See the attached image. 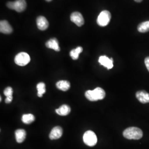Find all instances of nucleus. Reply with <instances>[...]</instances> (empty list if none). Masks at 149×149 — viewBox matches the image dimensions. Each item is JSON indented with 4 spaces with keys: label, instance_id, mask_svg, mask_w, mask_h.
Returning <instances> with one entry per match:
<instances>
[{
    "label": "nucleus",
    "instance_id": "19",
    "mask_svg": "<svg viewBox=\"0 0 149 149\" xmlns=\"http://www.w3.org/2000/svg\"><path fill=\"white\" fill-rule=\"evenodd\" d=\"M34 120H35V117L32 114H24L23 115L22 118V122L27 124L32 123L34 121Z\"/></svg>",
    "mask_w": 149,
    "mask_h": 149
},
{
    "label": "nucleus",
    "instance_id": "6",
    "mask_svg": "<svg viewBox=\"0 0 149 149\" xmlns=\"http://www.w3.org/2000/svg\"><path fill=\"white\" fill-rule=\"evenodd\" d=\"M31 61L29 55L24 52H21L18 54L15 58V62L17 65L24 66L27 65Z\"/></svg>",
    "mask_w": 149,
    "mask_h": 149
},
{
    "label": "nucleus",
    "instance_id": "13",
    "mask_svg": "<svg viewBox=\"0 0 149 149\" xmlns=\"http://www.w3.org/2000/svg\"><path fill=\"white\" fill-rule=\"evenodd\" d=\"M46 47L49 49H52L56 52H59L60 48L59 47V42L56 38H52L49 39L45 44Z\"/></svg>",
    "mask_w": 149,
    "mask_h": 149
},
{
    "label": "nucleus",
    "instance_id": "14",
    "mask_svg": "<svg viewBox=\"0 0 149 149\" xmlns=\"http://www.w3.org/2000/svg\"><path fill=\"white\" fill-rule=\"evenodd\" d=\"M15 136L18 143H23L26 137V132L24 129H17L15 132Z\"/></svg>",
    "mask_w": 149,
    "mask_h": 149
},
{
    "label": "nucleus",
    "instance_id": "7",
    "mask_svg": "<svg viewBox=\"0 0 149 149\" xmlns=\"http://www.w3.org/2000/svg\"><path fill=\"white\" fill-rule=\"evenodd\" d=\"M70 19L79 27L82 26L85 22L83 16L79 12H73L70 16Z\"/></svg>",
    "mask_w": 149,
    "mask_h": 149
},
{
    "label": "nucleus",
    "instance_id": "16",
    "mask_svg": "<svg viewBox=\"0 0 149 149\" xmlns=\"http://www.w3.org/2000/svg\"><path fill=\"white\" fill-rule=\"evenodd\" d=\"M56 87L60 90L66 91L68 90L70 87V84L69 82L66 80H61L58 81L56 84Z\"/></svg>",
    "mask_w": 149,
    "mask_h": 149
},
{
    "label": "nucleus",
    "instance_id": "4",
    "mask_svg": "<svg viewBox=\"0 0 149 149\" xmlns=\"http://www.w3.org/2000/svg\"><path fill=\"white\" fill-rule=\"evenodd\" d=\"M111 19V14L108 11L104 10L100 13L97 19V24L101 27L107 26Z\"/></svg>",
    "mask_w": 149,
    "mask_h": 149
},
{
    "label": "nucleus",
    "instance_id": "8",
    "mask_svg": "<svg viewBox=\"0 0 149 149\" xmlns=\"http://www.w3.org/2000/svg\"><path fill=\"white\" fill-rule=\"evenodd\" d=\"M98 61L100 64L107 68L108 69H111L113 67V60L112 58H108L107 56L104 55L99 58Z\"/></svg>",
    "mask_w": 149,
    "mask_h": 149
},
{
    "label": "nucleus",
    "instance_id": "1",
    "mask_svg": "<svg viewBox=\"0 0 149 149\" xmlns=\"http://www.w3.org/2000/svg\"><path fill=\"white\" fill-rule=\"evenodd\" d=\"M86 97L90 101H97L104 98L106 92L101 87H97L94 90H88L85 92Z\"/></svg>",
    "mask_w": 149,
    "mask_h": 149
},
{
    "label": "nucleus",
    "instance_id": "21",
    "mask_svg": "<svg viewBox=\"0 0 149 149\" xmlns=\"http://www.w3.org/2000/svg\"><path fill=\"white\" fill-rule=\"evenodd\" d=\"M4 95L7 97H10V96H12L13 95V89L11 87H7L5 88L4 90Z\"/></svg>",
    "mask_w": 149,
    "mask_h": 149
},
{
    "label": "nucleus",
    "instance_id": "18",
    "mask_svg": "<svg viewBox=\"0 0 149 149\" xmlns=\"http://www.w3.org/2000/svg\"><path fill=\"white\" fill-rule=\"evenodd\" d=\"M138 31L140 33L149 32V21L144 22L139 24L138 26Z\"/></svg>",
    "mask_w": 149,
    "mask_h": 149
},
{
    "label": "nucleus",
    "instance_id": "9",
    "mask_svg": "<svg viewBox=\"0 0 149 149\" xmlns=\"http://www.w3.org/2000/svg\"><path fill=\"white\" fill-rule=\"evenodd\" d=\"M136 97L141 103H149V93L145 91H139L136 93Z\"/></svg>",
    "mask_w": 149,
    "mask_h": 149
},
{
    "label": "nucleus",
    "instance_id": "3",
    "mask_svg": "<svg viewBox=\"0 0 149 149\" xmlns=\"http://www.w3.org/2000/svg\"><path fill=\"white\" fill-rule=\"evenodd\" d=\"M7 6L11 10H15L18 12H22L26 10L27 3L26 0H16L14 2H7Z\"/></svg>",
    "mask_w": 149,
    "mask_h": 149
},
{
    "label": "nucleus",
    "instance_id": "12",
    "mask_svg": "<svg viewBox=\"0 0 149 149\" xmlns=\"http://www.w3.org/2000/svg\"><path fill=\"white\" fill-rule=\"evenodd\" d=\"M0 32L3 34H8L13 32V29L7 21H1L0 22Z\"/></svg>",
    "mask_w": 149,
    "mask_h": 149
},
{
    "label": "nucleus",
    "instance_id": "24",
    "mask_svg": "<svg viewBox=\"0 0 149 149\" xmlns=\"http://www.w3.org/2000/svg\"><path fill=\"white\" fill-rule=\"evenodd\" d=\"M135 2H141L143 0H134Z\"/></svg>",
    "mask_w": 149,
    "mask_h": 149
},
{
    "label": "nucleus",
    "instance_id": "15",
    "mask_svg": "<svg viewBox=\"0 0 149 149\" xmlns=\"http://www.w3.org/2000/svg\"><path fill=\"white\" fill-rule=\"evenodd\" d=\"M56 112L58 114L61 116H65L69 114L71 111V108L69 106L64 104L60 107L58 109H56Z\"/></svg>",
    "mask_w": 149,
    "mask_h": 149
},
{
    "label": "nucleus",
    "instance_id": "22",
    "mask_svg": "<svg viewBox=\"0 0 149 149\" xmlns=\"http://www.w3.org/2000/svg\"><path fill=\"white\" fill-rule=\"evenodd\" d=\"M145 64L147 69L149 71V56L146 57L145 59Z\"/></svg>",
    "mask_w": 149,
    "mask_h": 149
},
{
    "label": "nucleus",
    "instance_id": "25",
    "mask_svg": "<svg viewBox=\"0 0 149 149\" xmlns=\"http://www.w3.org/2000/svg\"><path fill=\"white\" fill-rule=\"evenodd\" d=\"M45 1H48V2H50V1H52V0H45Z\"/></svg>",
    "mask_w": 149,
    "mask_h": 149
},
{
    "label": "nucleus",
    "instance_id": "17",
    "mask_svg": "<svg viewBox=\"0 0 149 149\" xmlns=\"http://www.w3.org/2000/svg\"><path fill=\"white\" fill-rule=\"evenodd\" d=\"M83 49L81 47H78L74 49H72L70 53V55L71 57V58L73 60H77L79 59V55L82 52Z\"/></svg>",
    "mask_w": 149,
    "mask_h": 149
},
{
    "label": "nucleus",
    "instance_id": "10",
    "mask_svg": "<svg viewBox=\"0 0 149 149\" xmlns=\"http://www.w3.org/2000/svg\"><path fill=\"white\" fill-rule=\"evenodd\" d=\"M37 24L39 29L41 31L46 30L49 27V22L44 16H39L37 18Z\"/></svg>",
    "mask_w": 149,
    "mask_h": 149
},
{
    "label": "nucleus",
    "instance_id": "2",
    "mask_svg": "<svg viewBox=\"0 0 149 149\" xmlns=\"http://www.w3.org/2000/svg\"><path fill=\"white\" fill-rule=\"evenodd\" d=\"M123 136L127 139L139 140L143 136V131L137 127H129L123 132Z\"/></svg>",
    "mask_w": 149,
    "mask_h": 149
},
{
    "label": "nucleus",
    "instance_id": "11",
    "mask_svg": "<svg viewBox=\"0 0 149 149\" xmlns=\"http://www.w3.org/2000/svg\"><path fill=\"white\" fill-rule=\"evenodd\" d=\"M63 129L60 127L57 126L52 129L49 134V138L51 140H56L60 138L63 135Z\"/></svg>",
    "mask_w": 149,
    "mask_h": 149
},
{
    "label": "nucleus",
    "instance_id": "5",
    "mask_svg": "<svg viewBox=\"0 0 149 149\" xmlns=\"http://www.w3.org/2000/svg\"><path fill=\"white\" fill-rule=\"evenodd\" d=\"M83 140L85 144L89 146H93L97 143V138L96 134L91 130H88L85 133Z\"/></svg>",
    "mask_w": 149,
    "mask_h": 149
},
{
    "label": "nucleus",
    "instance_id": "20",
    "mask_svg": "<svg viewBox=\"0 0 149 149\" xmlns=\"http://www.w3.org/2000/svg\"><path fill=\"white\" fill-rule=\"evenodd\" d=\"M37 88L38 90V96L39 97H42L43 94H44L46 92L45 85L43 82H40L37 84Z\"/></svg>",
    "mask_w": 149,
    "mask_h": 149
},
{
    "label": "nucleus",
    "instance_id": "23",
    "mask_svg": "<svg viewBox=\"0 0 149 149\" xmlns=\"http://www.w3.org/2000/svg\"><path fill=\"white\" fill-rule=\"evenodd\" d=\"M12 100H13V96L7 97L6 98L5 102L6 103H10L12 101Z\"/></svg>",
    "mask_w": 149,
    "mask_h": 149
}]
</instances>
